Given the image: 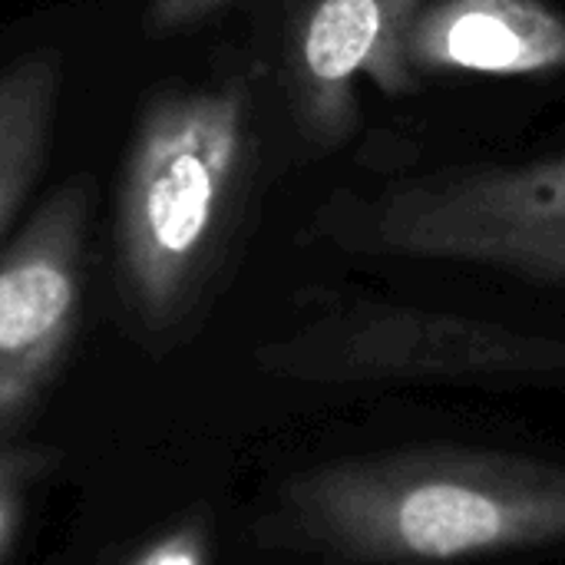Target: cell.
<instances>
[{"label": "cell", "mask_w": 565, "mask_h": 565, "mask_svg": "<svg viewBox=\"0 0 565 565\" xmlns=\"http://www.w3.org/2000/svg\"><path fill=\"white\" fill-rule=\"evenodd\" d=\"M348 218L358 248L565 285V152L411 179Z\"/></svg>", "instance_id": "3"}, {"label": "cell", "mask_w": 565, "mask_h": 565, "mask_svg": "<svg viewBox=\"0 0 565 565\" xmlns=\"http://www.w3.org/2000/svg\"><path fill=\"white\" fill-rule=\"evenodd\" d=\"M407 53L417 73H553L565 70V13L546 0H430Z\"/></svg>", "instance_id": "7"}, {"label": "cell", "mask_w": 565, "mask_h": 565, "mask_svg": "<svg viewBox=\"0 0 565 565\" xmlns=\"http://www.w3.org/2000/svg\"><path fill=\"white\" fill-rule=\"evenodd\" d=\"M33 470H36L33 457L0 454V563L10 556L23 530V493Z\"/></svg>", "instance_id": "9"}, {"label": "cell", "mask_w": 565, "mask_h": 565, "mask_svg": "<svg viewBox=\"0 0 565 565\" xmlns=\"http://www.w3.org/2000/svg\"><path fill=\"white\" fill-rule=\"evenodd\" d=\"M242 86L159 96L139 119L116 192V265L126 301L169 328L192 298L245 156Z\"/></svg>", "instance_id": "2"}, {"label": "cell", "mask_w": 565, "mask_h": 565, "mask_svg": "<svg viewBox=\"0 0 565 565\" xmlns=\"http://www.w3.org/2000/svg\"><path fill=\"white\" fill-rule=\"evenodd\" d=\"M262 364L308 384L533 377L563 371L565 341L467 315L371 305L275 344Z\"/></svg>", "instance_id": "4"}, {"label": "cell", "mask_w": 565, "mask_h": 565, "mask_svg": "<svg viewBox=\"0 0 565 565\" xmlns=\"http://www.w3.org/2000/svg\"><path fill=\"white\" fill-rule=\"evenodd\" d=\"M235 0H149V10H146V33L149 36H172V33H182V30H192L195 23L215 17L218 10L232 7Z\"/></svg>", "instance_id": "11"}, {"label": "cell", "mask_w": 565, "mask_h": 565, "mask_svg": "<svg viewBox=\"0 0 565 565\" xmlns=\"http://www.w3.org/2000/svg\"><path fill=\"white\" fill-rule=\"evenodd\" d=\"M126 565H209V530L202 520H189L156 536Z\"/></svg>", "instance_id": "10"}, {"label": "cell", "mask_w": 565, "mask_h": 565, "mask_svg": "<svg viewBox=\"0 0 565 565\" xmlns=\"http://www.w3.org/2000/svg\"><path fill=\"white\" fill-rule=\"evenodd\" d=\"M427 0H311L295 30V93L311 139L338 146L358 126V79L411 93L407 36Z\"/></svg>", "instance_id": "6"}, {"label": "cell", "mask_w": 565, "mask_h": 565, "mask_svg": "<svg viewBox=\"0 0 565 565\" xmlns=\"http://www.w3.org/2000/svg\"><path fill=\"white\" fill-rule=\"evenodd\" d=\"M86 218V182H66L0 252V430L33 411L76 338Z\"/></svg>", "instance_id": "5"}, {"label": "cell", "mask_w": 565, "mask_h": 565, "mask_svg": "<svg viewBox=\"0 0 565 565\" xmlns=\"http://www.w3.org/2000/svg\"><path fill=\"white\" fill-rule=\"evenodd\" d=\"M275 540L341 565H454L565 543V467L477 447L318 463L278 493Z\"/></svg>", "instance_id": "1"}, {"label": "cell", "mask_w": 565, "mask_h": 565, "mask_svg": "<svg viewBox=\"0 0 565 565\" xmlns=\"http://www.w3.org/2000/svg\"><path fill=\"white\" fill-rule=\"evenodd\" d=\"M63 63L36 50L0 70V238L23 209L53 142Z\"/></svg>", "instance_id": "8"}]
</instances>
